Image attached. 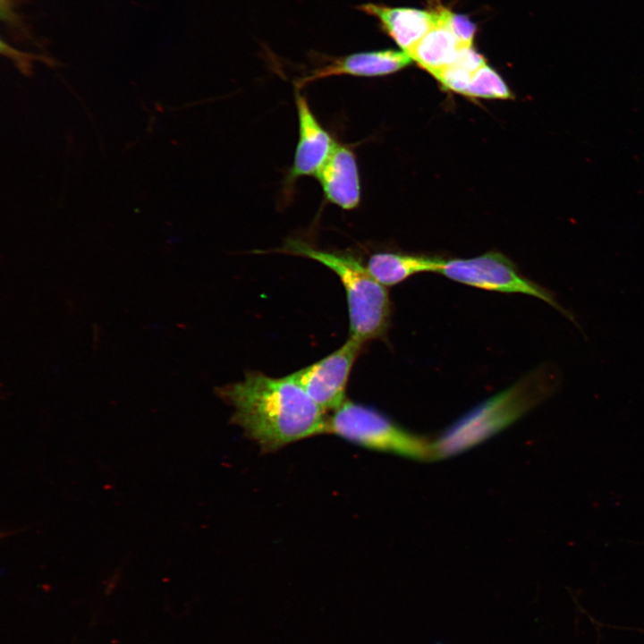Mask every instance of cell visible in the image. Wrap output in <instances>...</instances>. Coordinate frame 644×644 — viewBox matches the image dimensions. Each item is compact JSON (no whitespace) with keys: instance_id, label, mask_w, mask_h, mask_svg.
<instances>
[{"instance_id":"cell-14","label":"cell","mask_w":644,"mask_h":644,"mask_svg":"<svg viewBox=\"0 0 644 644\" xmlns=\"http://www.w3.org/2000/svg\"><path fill=\"white\" fill-rule=\"evenodd\" d=\"M465 96L483 98H513L512 92L504 80L487 64L480 67L472 76Z\"/></svg>"},{"instance_id":"cell-2","label":"cell","mask_w":644,"mask_h":644,"mask_svg":"<svg viewBox=\"0 0 644 644\" xmlns=\"http://www.w3.org/2000/svg\"><path fill=\"white\" fill-rule=\"evenodd\" d=\"M560 382V373L554 366L536 368L446 428L433 441L436 460L460 454L509 427L550 397Z\"/></svg>"},{"instance_id":"cell-5","label":"cell","mask_w":644,"mask_h":644,"mask_svg":"<svg viewBox=\"0 0 644 644\" xmlns=\"http://www.w3.org/2000/svg\"><path fill=\"white\" fill-rule=\"evenodd\" d=\"M439 274L479 289L538 298L577 326L574 316L560 305L552 292L521 275L516 266L499 252L491 251L471 258L445 260Z\"/></svg>"},{"instance_id":"cell-12","label":"cell","mask_w":644,"mask_h":644,"mask_svg":"<svg viewBox=\"0 0 644 644\" xmlns=\"http://www.w3.org/2000/svg\"><path fill=\"white\" fill-rule=\"evenodd\" d=\"M438 22L408 53L421 68L434 77L452 64L464 46L445 22L442 7H439Z\"/></svg>"},{"instance_id":"cell-13","label":"cell","mask_w":644,"mask_h":644,"mask_svg":"<svg viewBox=\"0 0 644 644\" xmlns=\"http://www.w3.org/2000/svg\"><path fill=\"white\" fill-rule=\"evenodd\" d=\"M485 64L483 56L472 47H463L455 61L439 72L435 78L445 89L464 94L473 74Z\"/></svg>"},{"instance_id":"cell-1","label":"cell","mask_w":644,"mask_h":644,"mask_svg":"<svg viewBox=\"0 0 644 644\" xmlns=\"http://www.w3.org/2000/svg\"><path fill=\"white\" fill-rule=\"evenodd\" d=\"M217 394L233 407V421L265 451L326 432V411L290 375L249 372Z\"/></svg>"},{"instance_id":"cell-11","label":"cell","mask_w":644,"mask_h":644,"mask_svg":"<svg viewBox=\"0 0 644 644\" xmlns=\"http://www.w3.org/2000/svg\"><path fill=\"white\" fill-rule=\"evenodd\" d=\"M445 262L444 258L438 257L377 252L370 256L366 267L370 275L386 287L395 285L418 273L439 274Z\"/></svg>"},{"instance_id":"cell-4","label":"cell","mask_w":644,"mask_h":644,"mask_svg":"<svg viewBox=\"0 0 644 644\" xmlns=\"http://www.w3.org/2000/svg\"><path fill=\"white\" fill-rule=\"evenodd\" d=\"M326 432L379 452L419 460H436L433 441L413 434L377 410L345 401L327 418Z\"/></svg>"},{"instance_id":"cell-16","label":"cell","mask_w":644,"mask_h":644,"mask_svg":"<svg viewBox=\"0 0 644 644\" xmlns=\"http://www.w3.org/2000/svg\"><path fill=\"white\" fill-rule=\"evenodd\" d=\"M1 20L11 26L23 30L22 22L19 15L14 11V1L13 0H1Z\"/></svg>"},{"instance_id":"cell-6","label":"cell","mask_w":644,"mask_h":644,"mask_svg":"<svg viewBox=\"0 0 644 644\" xmlns=\"http://www.w3.org/2000/svg\"><path fill=\"white\" fill-rule=\"evenodd\" d=\"M363 344L349 337L329 355L290 376L323 411H335L346 401L347 382Z\"/></svg>"},{"instance_id":"cell-3","label":"cell","mask_w":644,"mask_h":644,"mask_svg":"<svg viewBox=\"0 0 644 644\" xmlns=\"http://www.w3.org/2000/svg\"><path fill=\"white\" fill-rule=\"evenodd\" d=\"M278 252L316 260L335 273L346 293L350 337L364 343L386 335L392 312L388 292L358 258L321 250L295 238L287 239Z\"/></svg>"},{"instance_id":"cell-8","label":"cell","mask_w":644,"mask_h":644,"mask_svg":"<svg viewBox=\"0 0 644 644\" xmlns=\"http://www.w3.org/2000/svg\"><path fill=\"white\" fill-rule=\"evenodd\" d=\"M412 62L404 51L378 50L351 54L339 57H326L320 65L295 81V89L333 76L351 75L374 77L395 72Z\"/></svg>"},{"instance_id":"cell-10","label":"cell","mask_w":644,"mask_h":644,"mask_svg":"<svg viewBox=\"0 0 644 644\" xmlns=\"http://www.w3.org/2000/svg\"><path fill=\"white\" fill-rule=\"evenodd\" d=\"M358 9L377 18L386 32L407 54L440 18L439 8L426 11L369 3L358 6Z\"/></svg>"},{"instance_id":"cell-9","label":"cell","mask_w":644,"mask_h":644,"mask_svg":"<svg viewBox=\"0 0 644 644\" xmlns=\"http://www.w3.org/2000/svg\"><path fill=\"white\" fill-rule=\"evenodd\" d=\"M325 199L344 210L355 208L360 199L359 171L354 153L337 143L316 176Z\"/></svg>"},{"instance_id":"cell-7","label":"cell","mask_w":644,"mask_h":644,"mask_svg":"<svg viewBox=\"0 0 644 644\" xmlns=\"http://www.w3.org/2000/svg\"><path fill=\"white\" fill-rule=\"evenodd\" d=\"M294 92L299 137L292 165L284 182L285 199L292 195L298 179L318 175L337 144L317 119L305 96L299 89Z\"/></svg>"},{"instance_id":"cell-17","label":"cell","mask_w":644,"mask_h":644,"mask_svg":"<svg viewBox=\"0 0 644 644\" xmlns=\"http://www.w3.org/2000/svg\"><path fill=\"white\" fill-rule=\"evenodd\" d=\"M435 644H444V643H441V642H436V643H435Z\"/></svg>"},{"instance_id":"cell-15","label":"cell","mask_w":644,"mask_h":644,"mask_svg":"<svg viewBox=\"0 0 644 644\" xmlns=\"http://www.w3.org/2000/svg\"><path fill=\"white\" fill-rule=\"evenodd\" d=\"M445 22L464 47H471L476 32L475 24L467 16L442 7Z\"/></svg>"}]
</instances>
